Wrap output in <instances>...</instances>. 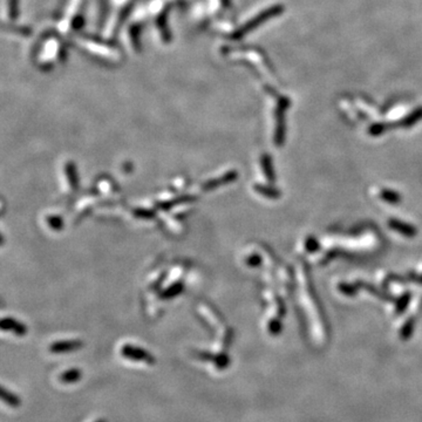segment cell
Here are the masks:
<instances>
[{"label":"cell","mask_w":422,"mask_h":422,"mask_svg":"<svg viewBox=\"0 0 422 422\" xmlns=\"http://www.w3.org/2000/svg\"><path fill=\"white\" fill-rule=\"evenodd\" d=\"M84 46H86V49L90 54L99 55V57H101V59L105 57L107 60L114 61V59L118 57V53L114 52V49H110L108 46L106 47L105 45L95 43V41H86V43L84 41Z\"/></svg>","instance_id":"cell-1"},{"label":"cell","mask_w":422,"mask_h":422,"mask_svg":"<svg viewBox=\"0 0 422 422\" xmlns=\"http://www.w3.org/2000/svg\"><path fill=\"white\" fill-rule=\"evenodd\" d=\"M279 12H280V7H278V6H277V7H272V8H268L267 11H265V12H263V13L258 14L254 20H251V22L246 23L245 26H243V27L241 28V33H242V34H245V33H247L250 30H252V28L257 26V25L262 24L263 22H265V20H266L267 18H270V16H274V15H276V14H278Z\"/></svg>","instance_id":"cell-2"},{"label":"cell","mask_w":422,"mask_h":422,"mask_svg":"<svg viewBox=\"0 0 422 422\" xmlns=\"http://www.w3.org/2000/svg\"><path fill=\"white\" fill-rule=\"evenodd\" d=\"M80 379V372L78 370H72L67 372V373L63 374L61 376V380L66 382H73V381H76V380Z\"/></svg>","instance_id":"cell-3"},{"label":"cell","mask_w":422,"mask_h":422,"mask_svg":"<svg viewBox=\"0 0 422 422\" xmlns=\"http://www.w3.org/2000/svg\"><path fill=\"white\" fill-rule=\"evenodd\" d=\"M74 346H76V342H59V344L53 345L52 351L55 352H63V351H68L75 349Z\"/></svg>","instance_id":"cell-4"}]
</instances>
